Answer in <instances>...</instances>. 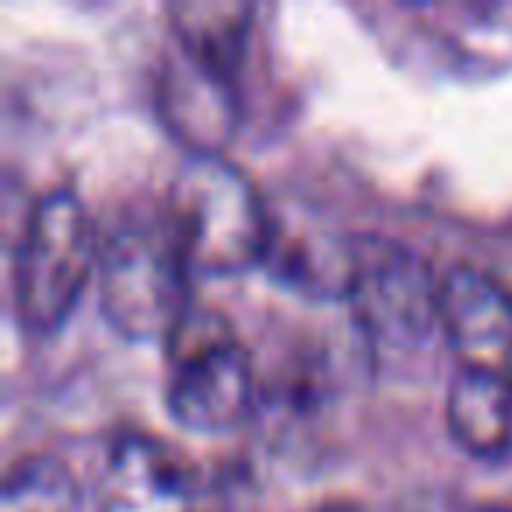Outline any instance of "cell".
<instances>
[{"mask_svg": "<svg viewBox=\"0 0 512 512\" xmlns=\"http://www.w3.org/2000/svg\"><path fill=\"white\" fill-rule=\"evenodd\" d=\"M169 225L190 274L228 278L260 264L271 214L256 186L221 155H186L169 179Z\"/></svg>", "mask_w": 512, "mask_h": 512, "instance_id": "cell-1", "label": "cell"}, {"mask_svg": "<svg viewBox=\"0 0 512 512\" xmlns=\"http://www.w3.org/2000/svg\"><path fill=\"white\" fill-rule=\"evenodd\" d=\"M99 239L78 193L53 186L25 214L15 249V316L25 334L50 337L71 320L92 271H99Z\"/></svg>", "mask_w": 512, "mask_h": 512, "instance_id": "cell-2", "label": "cell"}, {"mask_svg": "<svg viewBox=\"0 0 512 512\" xmlns=\"http://www.w3.org/2000/svg\"><path fill=\"white\" fill-rule=\"evenodd\" d=\"M172 372L165 407L186 432L221 435L249 421L256 407V376L249 351L225 320L207 309H186L165 341Z\"/></svg>", "mask_w": 512, "mask_h": 512, "instance_id": "cell-3", "label": "cell"}, {"mask_svg": "<svg viewBox=\"0 0 512 512\" xmlns=\"http://www.w3.org/2000/svg\"><path fill=\"white\" fill-rule=\"evenodd\" d=\"M344 302L379 355H411L442 334L439 278L418 253L383 235H355V267Z\"/></svg>", "mask_w": 512, "mask_h": 512, "instance_id": "cell-4", "label": "cell"}, {"mask_svg": "<svg viewBox=\"0 0 512 512\" xmlns=\"http://www.w3.org/2000/svg\"><path fill=\"white\" fill-rule=\"evenodd\" d=\"M99 306L123 341H169L186 306V264L176 242L123 228L99 253Z\"/></svg>", "mask_w": 512, "mask_h": 512, "instance_id": "cell-5", "label": "cell"}, {"mask_svg": "<svg viewBox=\"0 0 512 512\" xmlns=\"http://www.w3.org/2000/svg\"><path fill=\"white\" fill-rule=\"evenodd\" d=\"M439 327L460 369L512 376V292L470 264L439 278Z\"/></svg>", "mask_w": 512, "mask_h": 512, "instance_id": "cell-6", "label": "cell"}, {"mask_svg": "<svg viewBox=\"0 0 512 512\" xmlns=\"http://www.w3.org/2000/svg\"><path fill=\"white\" fill-rule=\"evenodd\" d=\"M193 474L165 442L120 435L99 477V512H193Z\"/></svg>", "mask_w": 512, "mask_h": 512, "instance_id": "cell-7", "label": "cell"}, {"mask_svg": "<svg viewBox=\"0 0 512 512\" xmlns=\"http://www.w3.org/2000/svg\"><path fill=\"white\" fill-rule=\"evenodd\" d=\"M446 428L467 456L512 463V376L456 369L446 397Z\"/></svg>", "mask_w": 512, "mask_h": 512, "instance_id": "cell-8", "label": "cell"}, {"mask_svg": "<svg viewBox=\"0 0 512 512\" xmlns=\"http://www.w3.org/2000/svg\"><path fill=\"white\" fill-rule=\"evenodd\" d=\"M253 15V4L242 0H176L165 8L186 57L221 81L242 64Z\"/></svg>", "mask_w": 512, "mask_h": 512, "instance_id": "cell-9", "label": "cell"}, {"mask_svg": "<svg viewBox=\"0 0 512 512\" xmlns=\"http://www.w3.org/2000/svg\"><path fill=\"white\" fill-rule=\"evenodd\" d=\"M225 85L228 81L214 78L211 71L197 67L193 60L186 71H169V81L162 85L165 120L179 137L193 144V155H218L214 144L228 137L232 102H228Z\"/></svg>", "mask_w": 512, "mask_h": 512, "instance_id": "cell-10", "label": "cell"}, {"mask_svg": "<svg viewBox=\"0 0 512 512\" xmlns=\"http://www.w3.org/2000/svg\"><path fill=\"white\" fill-rule=\"evenodd\" d=\"M81 488L57 456H22L4 474L0 512H78Z\"/></svg>", "mask_w": 512, "mask_h": 512, "instance_id": "cell-11", "label": "cell"}, {"mask_svg": "<svg viewBox=\"0 0 512 512\" xmlns=\"http://www.w3.org/2000/svg\"><path fill=\"white\" fill-rule=\"evenodd\" d=\"M460 512H512V509H495V505H477V509H460Z\"/></svg>", "mask_w": 512, "mask_h": 512, "instance_id": "cell-12", "label": "cell"}]
</instances>
